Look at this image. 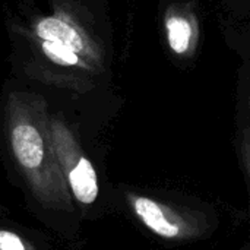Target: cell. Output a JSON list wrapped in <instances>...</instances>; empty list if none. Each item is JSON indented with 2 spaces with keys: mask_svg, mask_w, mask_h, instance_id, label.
Returning <instances> with one entry per match:
<instances>
[{
  "mask_svg": "<svg viewBox=\"0 0 250 250\" xmlns=\"http://www.w3.org/2000/svg\"><path fill=\"white\" fill-rule=\"evenodd\" d=\"M4 26L19 76L78 94L111 79L114 31L107 0H9Z\"/></svg>",
  "mask_w": 250,
  "mask_h": 250,
  "instance_id": "cell-1",
  "label": "cell"
},
{
  "mask_svg": "<svg viewBox=\"0 0 250 250\" xmlns=\"http://www.w3.org/2000/svg\"><path fill=\"white\" fill-rule=\"evenodd\" d=\"M4 119L12 157L32 195L47 208L73 211L53 149L45 98L35 91L15 88L6 95Z\"/></svg>",
  "mask_w": 250,
  "mask_h": 250,
  "instance_id": "cell-2",
  "label": "cell"
},
{
  "mask_svg": "<svg viewBox=\"0 0 250 250\" xmlns=\"http://www.w3.org/2000/svg\"><path fill=\"white\" fill-rule=\"evenodd\" d=\"M50 133L56 160L73 202L92 205L100 193L97 171L83 152L75 130L60 113L50 111Z\"/></svg>",
  "mask_w": 250,
  "mask_h": 250,
  "instance_id": "cell-3",
  "label": "cell"
},
{
  "mask_svg": "<svg viewBox=\"0 0 250 250\" xmlns=\"http://www.w3.org/2000/svg\"><path fill=\"white\" fill-rule=\"evenodd\" d=\"M160 25L168 57L177 66L190 64L202 42L198 0H161Z\"/></svg>",
  "mask_w": 250,
  "mask_h": 250,
  "instance_id": "cell-4",
  "label": "cell"
},
{
  "mask_svg": "<svg viewBox=\"0 0 250 250\" xmlns=\"http://www.w3.org/2000/svg\"><path fill=\"white\" fill-rule=\"evenodd\" d=\"M127 202L141 224L161 239L189 240L204 233L202 220L189 211L135 193H127Z\"/></svg>",
  "mask_w": 250,
  "mask_h": 250,
  "instance_id": "cell-5",
  "label": "cell"
},
{
  "mask_svg": "<svg viewBox=\"0 0 250 250\" xmlns=\"http://www.w3.org/2000/svg\"><path fill=\"white\" fill-rule=\"evenodd\" d=\"M230 47L240 56L249 53L250 0H211Z\"/></svg>",
  "mask_w": 250,
  "mask_h": 250,
  "instance_id": "cell-6",
  "label": "cell"
},
{
  "mask_svg": "<svg viewBox=\"0 0 250 250\" xmlns=\"http://www.w3.org/2000/svg\"><path fill=\"white\" fill-rule=\"evenodd\" d=\"M0 250H34L19 234L10 230H0Z\"/></svg>",
  "mask_w": 250,
  "mask_h": 250,
  "instance_id": "cell-7",
  "label": "cell"
}]
</instances>
